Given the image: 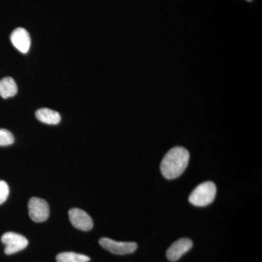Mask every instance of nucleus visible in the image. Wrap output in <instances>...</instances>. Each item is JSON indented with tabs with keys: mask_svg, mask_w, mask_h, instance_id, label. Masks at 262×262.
<instances>
[{
	"mask_svg": "<svg viewBox=\"0 0 262 262\" xmlns=\"http://www.w3.org/2000/svg\"><path fill=\"white\" fill-rule=\"evenodd\" d=\"M2 243L5 245V253L7 255H11L18 253L27 247L29 242L21 234L15 232H6L2 236Z\"/></svg>",
	"mask_w": 262,
	"mask_h": 262,
	"instance_id": "3",
	"label": "nucleus"
},
{
	"mask_svg": "<svg viewBox=\"0 0 262 262\" xmlns=\"http://www.w3.org/2000/svg\"><path fill=\"white\" fill-rule=\"evenodd\" d=\"M189 156L188 150L182 146H176L169 150L160 164L163 177L167 179L180 177L187 168Z\"/></svg>",
	"mask_w": 262,
	"mask_h": 262,
	"instance_id": "1",
	"label": "nucleus"
},
{
	"mask_svg": "<svg viewBox=\"0 0 262 262\" xmlns=\"http://www.w3.org/2000/svg\"><path fill=\"white\" fill-rule=\"evenodd\" d=\"M14 143V137L9 130L0 129V146L11 145Z\"/></svg>",
	"mask_w": 262,
	"mask_h": 262,
	"instance_id": "12",
	"label": "nucleus"
},
{
	"mask_svg": "<svg viewBox=\"0 0 262 262\" xmlns=\"http://www.w3.org/2000/svg\"><path fill=\"white\" fill-rule=\"evenodd\" d=\"M193 243L188 238L179 239L173 243L167 251L166 256L170 261H178L183 255L192 248Z\"/></svg>",
	"mask_w": 262,
	"mask_h": 262,
	"instance_id": "8",
	"label": "nucleus"
},
{
	"mask_svg": "<svg viewBox=\"0 0 262 262\" xmlns=\"http://www.w3.org/2000/svg\"><path fill=\"white\" fill-rule=\"evenodd\" d=\"M38 120L48 125H57L61 122V115L58 112L48 108H39L36 112Z\"/></svg>",
	"mask_w": 262,
	"mask_h": 262,
	"instance_id": "9",
	"label": "nucleus"
},
{
	"mask_svg": "<svg viewBox=\"0 0 262 262\" xmlns=\"http://www.w3.org/2000/svg\"><path fill=\"white\" fill-rule=\"evenodd\" d=\"M90 260L85 255L74 252H63L56 256L57 262H89Z\"/></svg>",
	"mask_w": 262,
	"mask_h": 262,
	"instance_id": "11",
	"label": "nucleus"
},
{
	"mask_svg": "<svg viewBox=\"0 0 262 262\" xmlns=\"http://www.w3.org/2000/svg\"><path fill=\"white\" fill-rule=\"evenodd\" d=\"M99 244L104 249L117 255L130 254L134 253L138 247L136 243L117 242L107 237L100 239Z\"/></svg>",
	"mask_w": 262,
	"mask_h": 262,
	"instance_id": "5",
	"label": "nucleus"
},
{
	"mask_svg": "<svg viewBox=\"0 0 262 262\" xmlns=\"http://www.w3.org/2000/svg\"><path fill=\"white\" fill-rule=\"evenodd\" d=\"M247 1H251V0H247Z\"/></svg>",
	"mask_w": 262,
	"mask_h": 262,
	"instance_id": "14",
	"label": "nucleus"
},
{
	"mask_svg": "<svg viewBox=\"0 0 262 262\" xmlns=\"http://www.w3.org/2000/svg\"><path fill=\"white\" fill-rule=\"evenodd\" d=\"M69 217L72 225L82 231H89L94 227L92 219L85 211L79 208H73L69 211Z\"/></svg>",
	"mask_w": 262,
	"mask_h": 262,
	"instance_id": "6",
	"label": "nucleus"
},
{
	"mask_svg": "<svg viewBox=\"0 0 262 262\" xmlns=\"http://www.w3.org/2000/svg\"><path fill=\"white\" fill-rule=\"evenodd\" d=\"M29 217L34 222H43L48 220L50 208L47 202L39 198H32L29 201Z\"/></svg>",
	"mask_w": 262,
	"mask_h": 262,
	"instance_id": "4",
	"label": "nucleus"
},
{
	"mask_svg": "<svg viewBox=\"0 0 262 262\" xmlns=\"http://www.w3.org/2000/svg\"><path fill=\"white\" fill-rule=\"evenodd\" d=\"M12 44L22 53H28L31 46V38L29 32L25 29L18 27L10 34Z\"/></svg>",
	"mask_w": 262,
	"mask_h": 262,
	"instance_id": "7",
	"label": "nucleus"
},
{
	"mask_svg": "<svg viewBox=\"0 0 262 262\" xmlns=\"http://www.w3.org/2000/svg\"><path fill=\"white\" fill-rule=\"evenodd\" d=\"M18 93V87L12 77H7L0 80V96L3 98L13 97Z\"/></svg>",
	"mask_w": 262,
	"mask_h": 262,
	"instance_id": "10",
	"label": "nucleus"
},
{
	"mask_svg": "<svg viewBox=\"0 0 262 262\" xmlns=\"http://www.w3.org/2000/svg\"><path fill=\"white\" fill-rule=\"evenodd\" d=\"M216 194V187L212 182H206L199 184L189 196L191 204L198 207H204L214 201Z\"/></svg>",
	"mask_w": 262,
	"mask_h": 262,
	"instance_id": "2",
	"label": "nucleus"
},
{
	"mask_svg": "<svg viewBox=\"0 0 262 262\" xmlns=\"http://www.w3.org/2000/svg\"><path fill=\"white\" fill-rule=\"evenodd\" d=\"M9 195V187L5 181L0 180V205L4 203Z\"/></svg>",
	"mask_w": 262,
	"mask_h": 262,
	"instance_id": "13",
	"label": "nucleus"
}]
</instances>
